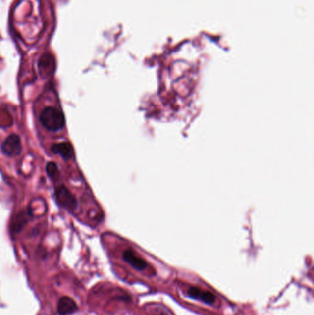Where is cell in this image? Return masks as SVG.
Here are the masks:
<instances>
[{
  "label": "cell",
  "mask_w": 314,
  "mask_h": 315,
  "mask_svg": "<svg viewBox=\"0 0 314 315\" xmlns=\"http://www.w3.org/2000/svg\"><path fill=\"white\" fill-rule=\"evenodd\" d=\"M40 122L50 131H59L65 125L63 112L54 107H46L40 115Z\"/></svg>",
  "instance_id": "1"
},
{
  "label": "cell",
  "mask_w": 314,
  "mask_h": 315,
  "mask_svg": "<svg viewBox=\"0 0 314 315\" xmlns=\"http://www.w3.org/2000/svg\"><path fill=\"white\" fill-rule=\"evenodd\" d=\"M55 198L59 205L67 210H74L77 208V200L72 193L65 185H61L55 190Z\"/></svg>",
  "instance_id": "2"
},
{
  "label": "cell",
  "mask_w": 314,
  "mask_h": 315,
  "mask_svg": "<svg viewBox=\"0 0 314 315\" xmlns=\"http://www.w3.org/2000/svg\"><path fill=\"white\" fill-rule=\"evenodd\" d=\"M187 296L197 301H201L207 304H214L216 301V297L212 292L203 290L197 287H191L187 290Z\"/></svg>",
  "instance_id": "3"
},
{
  "label": "cell",
  "mask_w": 314,
  "mask_h": 315,
  "mask_svg": "<svg viewBox=\"0 0 314 315\" xmlns=\"http://www.w3.org/2000/svg\"><path fill=\"white\" fill-rule=\"evenodd\" d=\"M20 138L17 135H11L5 139L1 146V151L7 156H14L19 154L21 151Z\"/></svg>",
  "instance_id": "4"
},
{
  "label": "cell",
  "mask_w": 314,
  "mask_h": 315,
  "mask_svg": "<svg viewBox=\"0 0 314 315\" xmlns=\"http://www.w3.org/2000/svg\"><path fill=\"white\" fill-rule=\"evenodd\" d=\"M123 259L127 263H129L132 267L138 271H143L148 267V262L143 258L138 256L131 249L126 250L123 253Z\"/></svg>",
  "instance_id": "5"
},
{
  "label": "cell",
  "mask_w": 314,
  "mask_h": 315,
  "mask_svg": "<svg viewBox=\"0 0 314 315\" xmlns=\"http://www.w3.org/2000/svg\"><path fill=\"white\" fill-rule=\"evenodd\" d=\"M78 311L76 302L69 297H62L57 303V313L59 315H72Z\"/></svg>",
  "instance_id": "6"
},
{
  "label": "cell",
  "mask_w": 314,
  "mask_h": 315,
  "mask_svg": "<svg viewBox=\"0 0 314 315\" xmlns=\"http://www.w3.org/2000/svg\"><path fill=\"white\" fill-rule=\"evenodd\" d=\"M40 74L43 77H49L54 71V59L50 53L44 54L39 61Z\"/></svg>",
  "instance_id": "7"
},
{
  "label": "cell",
  "mask_w": 314,
  "mask_h": 315,
  "mask_svg": "<svg viewBox=\"0 0 314 315\" xmlns=\"http://www.w3.org/2000/svg\"><path fill=\"white\" fill-rule=\"evenodd\" d=\"M53 153L60 154L65 159H70L74 156V150L72 145L68 142H62L59 144L53 145L52 147Z\"/></svg>",
  "instance_id": "8"
},
{
  "label": "cell",
  "mask_w": 314,
  "mask_h": 315,
  "mask_svg": "<svg viewBox=\"0 0 314 315\" xmlns=\"http://www.w3.org/2000/svg\"><path fill=\"white\" fill-rule=\"evenodd\" d=\"M46 172L48 176L52 179V181H56L59 177V170L57 165L54 162H48L46 165Z\"/></svg>",
  "instance_id": "9"
},
{
  "label": "cell",
  "mask_w": 314,
  "mask_h": 315,
  "mask_svg": "<svg viewBox=\"0 0 314 315\" xmlns=\"http://www.w3.org/2000/svg\"><path fill=\"white\" fill-rule=\"evenodd\" d=\"M24 218L25 217L22 215H19L16 217L15 222H13V225H12V230H13L14 232H20V230L22 229V227L24 226V223H25Z\"/></svg>",
  "instance_id": "10"
},
{
  "label": "cell",
  "mask_w": 314,
  "mask_h": 315,
  "mask_svg": "<svg viewBox=\"0 0 314 315\" xmlns=\"http://www.w3.org/2000/svg\"><path fill=\"white\" fill-rule=\"evenodd\" d=\"M159 315H168L167 314H165V313H162V314H160Z\"/></svg>",
  "instance_id": "11"
}]
</instances>
